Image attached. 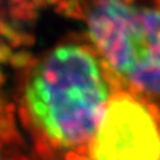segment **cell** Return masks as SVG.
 <instances>
[{"instance_id":"obj_1","label":"cell","mask_w":160,"mask_h":160,"mask_svg":"<svg viewBox=\"0 0 160 160\" xmlns=\"http://www.w3.org/2000/svg\"><path fill=\"white\" fill-rule=\"evenodd\" d=\"M108 88L83 48L59 47L33 69L27 102L55 147L88 142L102 123Z\"/></svg>"},{"instance_id":"obj_2","label":"cell","mask_w":160,"mask_h":160,"mask_svg":"<svg viewBox=\"0 0 160 160\" xmlns=\"http://www.w3.org/2000/svg\"><path fill=\"white\" fill-rule=\"evenodd\" d=\"M88 32L132 91L160 95V12L123 0H96L88 13Z\"/></svg>"},{"instance_id":"obj_3","label":"cell","mask_w":160,"mask_h":160,"mask_svg":"<svg viewBox=\"0 0 160 160\" xmlns=\"http://www.w3.org/2000/svg\"><path fill=\"white\" fill-rule=\"evenodd\" d=\"M91 153L93 160H160V133L153 118L132 99L113 100Z\"/></svg>"},{"instance_id":"obj_4","label":"cell","mask_w":160,"mask_h":160,"mask_svg":"<svg viewBox=\"0 0 160 160\" xmlns=\"http://www.w3.org/2000/svg\"><path fill=\"white\" fill-rule=\"evenodd\" d=\"M29 60H31V55L29 52L27 51H23V52H18L15 53L13 56L11 58V64L13 67H24L26 64L29 63Z\"/></svg>"},{"instance_id":"obj_5","label":"cell","mask_w":160,"mask_h":160,"mask_svg":"<svg viewBox=\"0 0 160 160\" xmlns=\"http://www.w3.org/2000/svg\"><path fill=\"white\" fill-rule=\"evenodd\" d=\"M11 58H12V53L9 47H7L6 44H0V63L9 62Z\"/></svg>"},{"instance_id":"obj_6","label":"cell","mask_w":160,"mask_h":160,"mask_svg":"<svg viewBox=\"0 0 160 160\" xmlns=\"http://www.w3.org/2000/svg\"><path fill=\"white\" fill-rule=\"evenodd\" d=\"M147 111H148L149 115H151V116L153 118V120H160V111L158 109L156 106H153V104H149Z\"/></svg>"},{"instance_id":"obj_7","label":"cell","mask_w":160,"mask_h":160,"mask_svg":"<svg viewBox=\"0 0 160 160\" xmlns=\"http://www.w3.org/2000/svg\"><path fill=\"white\" fill-rule=\"evenodd\" d=\"M80 156L78 152H68L67 156H66V160H78Z\"/></svg>"},{"instance_id":"obj_8","label":"cell","mask_w":160,"mask_h":160,"mask_svg":"<svg viewBox=\"0 0 160 160\" xmlns=\"http://www.w3.org/2000/svg\"><path fill=\"white\" fill-rule=\"evenodd\" d=\"M33 4H35V6H43L44 0H33Z\"/></svg>"},{"instance_id":"obj_9","label":"cell","mask_w":160,"mask_h":160,"mask_svg":"<svg viewBox=\"0 0 160 160\" xmlns=\"http://www.w3.org/2000/svg\"><path fill=\"white\" fill-rule=\"evenodd\" d=\"M3 82H4V76H3V73L0 72V86L3 84Z\"/></svg>"},{"instance_id":"obj_10","label":"cell","mask_w":160,"mask_h":160,"mask_svg":"<svg viewBox=\"0 0 160 160\" xmlns=\"http://www.w3.org/2000/svg\"><path fill=\"white\" fill-rule=\"evenodd\" d=\"M47 2H48L49 4H56V3L59 2V0H47Z\"/></svg>"},{"instance_id":"obj_11","label":"cell","mask_w":160,"mask_h":160,"mask_svg":"<svg viewBox=\"0 0 160 160\" xmlns=\"http://www.w3.org/2000/svg\"><path fill=\"white\" fill-rule=\"evenodd\" d=\"M78 160H89V159H88V158H86V156H80Z\"/></svg>"},{"instance_id":"obj_12","label":"cell","mask_w":160,"mask_h":160,"mask_svg":"<svg viewBox=\"0 0 160 160\" xmlns=\"http://www.w3.org/2000/svg\"><path fill=\"white\" fill-rule=\"evenodd\" d=\"M13 2H22V0H13Z\"/></svg>"},{"instance_id":"obj_13","label":"cell","mask_w":160,"mask_h":160,"mask_svg":"<svg viewBox=\"0 0 160 160\" xmlns=\"http://www.w3.org/2000/svg\"><path fill=\"white\" fill-rule=\"evenodd\" d=\"M0 104H2V102H0ZM0 111H2V107H0Z\"/></svg>"}]
</instances>
